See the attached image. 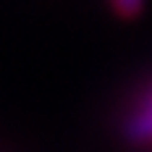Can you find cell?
I'll return each mask as SVG.
<instances>
[{"label":"cell","instance_id":"6da1fadb","mask_svg":"<svg viewBox=\"0 0 152 152\" xmlns=\"http://www.w3.org/2000/svg\"><path fill=\"white\" fill-rule=\"evenodd\" d=\"M121 137L126 144H134V147L152 144V84L126 110L121 121Z\"/></svg>","mask_w":152,"mask_h":152},{"label":"cell","instance_id":"7a4b0ae2","mask_svg":"<svg viewBox=\"0 0 152 152\" xmlns=\"http://www.w3.org/2000/svg\"><path fill=\"white\" fill-rule=\"evenodd\" d=\"M144 3L147 0H110V8L121 18H137L144 11Z\"/></svg>","mask_w":152,"mask_h":152}]
</instances>
